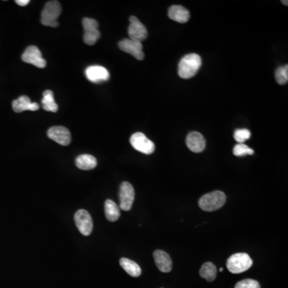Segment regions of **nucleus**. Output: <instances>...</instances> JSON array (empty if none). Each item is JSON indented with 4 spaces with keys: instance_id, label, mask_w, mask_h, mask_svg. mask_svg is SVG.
I'll use <instances>...</instances> for the list:
<instances>
[{
    "instance_id": "f257e3e1",
    "label": "nucleus",
    "mask_w": 288,
    "mask_h": 288,
    "mask_svg": "<svg viewBox=\"0 0 288 288\" xmlns=\"http://www.w3.org/2000/svg\"><path fill=\"white\" fill-rule=\"evenodd\" d=\"M202 66V59L197 54L191 53L185 55L178 63V74L184 79L194 77Z\"/></svg>"
},
{
    "instance_id": "f03ea898",
    "label": "nucleus",
    "mask_w": 288,
    "mask_h": 288,
    "mask_svg": "<svg viewBox=\"0 0 288 288\" xmlns=\"http://www.w3.org/2000/svg\"><path fill=\"white\" fill-rule=\"evenodd\" d=\"M226 195L220 190L204 195L199 201V205L205 212H214L224 206L226 203Z\"/></svg>"
},
{
    "instance_id": "7ed1b4c3",
    "label": "nucleus",
    "mask_w": 288,
    "mask_h": 288,
    "mask_svg": "<svg viewBox=\"0 0 288 288\" xmlns=\"http://www.w3.org/2000/svg\"><path fill=\"white\" fill-rule=\"evenodd\" d=\"M62 12V7L58 1H49L45 4L41 14V23L43 25L57 28L59 26L58 18Z\"/></svg>"
},
{
    "instance_id": "20e7f679",
    "label": "nucleus",
    "mask_w": 288,
    "mask_h": 288,
    "mask_svg": "<svg viewBox=\"0 0 288 288\" xmlns=\"http://www.w3.org/2000/svg\"><path fill=\"white\" fill-rule=\"evenodd\" d=\"M253 261L246 253H236L231 255L227 262L230 272L239 274L248 270L252 266Z\"/></svg>"
},
{
    "instance_id": "39448f33",
    "label": "nucleus",
    "mask_w": 288,
    "mask_h": 288,
    "mask_svg": "<svg viewBox=\"0 0 288 288\" xmlns=\"http://www.w3.org/2000/svg\"><path fill=\"white\" fill-rule=\"evenodd\" d=\"M130 143L136 151L141 153L151 155L155 151V146L153 142L147 139V136L141 132L133 134L130 139Z\"/></svg>"
},
{
    "instance_id": "423d86ee",
    "label": "nucleus",
    "mask_w": 288,
    "mask_h": 288,
    "mask_svg": "<svg viewBox=\"0 0 288 288\" xmlns=\"http://www.w3.org/2000/svg\"><path fill=\"white\" fill-rule=\"evenodd\" d=\"M82 26L84 29L83 41L87 45H94L100 38L98 22L94 19L84 18L82 20Z\"/></svg>"
},
{
    "instance_id": "0eeeda50",
    "label": "nucleus",
    "mask_w": 288,
    "mask_h": 288,
    "mask_svg": "<svg viewBox=\"0 0 288 288\" xmlns=\"http://www.w3.org/2000/svg\"><path fill=\"white\" fill-rule=\"evenodd\" d=\"M74 219L76 227L82 235L88 236L91 234L93 230L92 218L87 211L83 209L77 211Z\"/></svg>"
},
{
    "instance_id": "6e6552de",
    "label": "nucleus",
    "mask_w": 288,
    "mask_h": 288,
    "mask_svg": "<svg viewBox=\"0 0 288 288\" xmlns=\"http://www.w3.org/2000/svg\"><path fill=\"white\" fill-rule=\"evenodd\" d=\"M120 208L122 210H131L135 200V190L130 182H124L120 188Z\"/></svg>"
},
{
    "instance_id": "1a4fd4ad",
    "label": "nucleus",
    "mask_w": 288,
    "mask_h": 288,
    "mask_svg": "<svg viewBox=\"0 0 288 288\" xmlns=\"http://www.w3.org/2000/svg\"><path fill=\"white\" fill-rule=\"evenodd\" d=\"M22 59L24 63L34 65L39 68H44L47 62L42 56L41 51L36 46H30L22 55Z\"/></svg>"
},
{
    "instance_id": "9d476101",
    "label": "nucleus",
    "mask_w": 288,
    "mask_h": 288,
    "mask_svg": "<svg viewBox=\"0 0 288 288\" xmlns=\"http://www.w3.org/2000/svg\"><path fill=\"white\" fill-rule=\"evenodd\" d=\"M129 20L128 36H129L130 39L140 42V43L145 40L147 37V31L145 26L143 25L135 16H131Z\"/></svg>"
},
{
    "instance_id": "9b49d317",
    "label": "nucleus",
    "mask_w": 288,
    "mask_h": 288,
    "mask_svg": "<svg viewBox=\"0 0 288 288\" xmlns=\"http://www.w3.org/2000/svg\"><path fill=\"white\" fill-rule=\"evenodd\" d=\"M119 47L121 51L132 55L138 60H143L144 59L143 44L140 42L130 39H123L119 43Z\"/></svg>"
},
{
    "instance_id": "f8f14e48",
    "label": "nucleus",
    "mask_w": 288,
    "mask_h": 288,
    "mask_svg": "<svg viewBox=\"0 0 288 288\" xmlns=\"http://www.w3.org/2000/svg\"><path fill=\"white\" fill-rule=\"evenodd\" d=\"M47 136L62 146H68L71 141V135L69 130L62 126L52 127L47 131Z\"/></svg>"
},
{
    "instance_id": "ddd939ff",
    "label": "nucleus",
    "mask_w": 288,
    "mask_h": 288,
    "mask_svg": "<svg viewBox=\"0 0 288 288\" xmlns=\"http://www.w3.org/2000/svg\"><path fill=\"white\" fill-rule=\"evenodd\" d=\"M85 75L87 79L92 82H105L110 78V73L108 69L101 66L87 67L85 71Z\"/></svg>"
},
{
    "instance_id": "4468645a",
    "label": "nucleus",
    "mask_w": 288,
    "mask_h": 288,
    "mask_svg": "<svg viewBox=\"0 0 288 288\" xmlns=\"http://www.w3.org/2000/svg\"><path fill=\"white\" fill-rule=\"evenodd\" d=\"M186 143L189 149L195 153L202 152L206 147V140L200 132H192L189 133L186 136Z\"/></svg>"
},
{
    "instance_id": "2eb2a0df",
    "label": "nucleus",
    "mask_w": 288,
    "mask_h": 288,
    "mask_svg": "<svg viewBox=\"0 0 288 288\" xmlns=\"http://www.w3.org/2000/svg\"><path fill=\"white\" fill-rule=\"evenodd\" d=\"M153 255L155 264L160 271L163 273L171 271L172 269V261L170 255L166 251L156 250L154 252Z\"/></svg>"
},
{
    "instance_id": "dca6fc26",
    "label": "nucleus",
    "mask_w": 288,
    "mask_h": 288,
    "mask_svg": "<svg viewBox=\"0 0 288 288\" xmlns=\"http://www.w3.org/2000/svg\"><path fill=\"white\" fill-rule=\"evenodd\" d=\"M12 108L16 113H20L24 111L35 112L39 110V105L37 103H32L28 96L22 95L20 98L13 101Z\"/></svg>"
},
{
    "instance_id": "f3484780",
    "label": "nucleus",
    "mask_w": 288,
    "mask_h": 288,
    "mask_svg": "<svg viewBox=\"0 0 288 288\" xmlns=\"http://www.w3.org/2000/svg\"><path fill=\"white\" fill-rule=\"evenodd\" d=\"M168 17L179 24H185L190 20V12L183 7L174 5L169 8Z\"/></svg>"
},
{
    "instance_id": "a211bd4d",
    "label": "nucleus",
    "mask_w": 288,
    "mask_h": 288,
    "mask_svg": "<svg viewBox=\"0 0 288 288\" xmlns=\"http://www.w3.org/2000/svg\"><path fill=\"white\" fill-rule=\"evenodd\" d=\"M75 164L78 168L83 171H88L92 170L97 166V160L92 155H81L75 159Z\"/></svg>"
},
{
    "instance_id": "6ab92c4d",
    "label": "nucleus",
    "mask_w": 288,
    "mask_h": 288,
    "mask_svg": "<svg viewBox=\"0 0 288 288\" xmlns=\"http://www.w3.org/2000/svg\"><path fill=\"white\" fill-rule=\"evenodd\" d=\"M104 210L108 221L116 222L119 220L120 216V209L114 201L107 200L104 205Z\"/></svg>"
},
{
    "instance_id": "aec40b11",
    "label": "nucleus",
    "mask_w": 288,
    "mask_h": 288,
    "mask_svg": "<svg viewBox=\"0 0 288 288\" xmlns=\"http://www.w3.org/2000/svg\"><path fill=\"white\" fill-rule=\"evenodd\" d=\"M120 263L122 268L124 269L126 272L128 273L131 276H140L142 273L141 268L134 261L127 259V258H122L120 259Z\"/></svg>"
},
{
    "instance_id": "412c9836",
    "label": "nucleus",
    "mask_w": 288,
    "mask_h": 288,
    "mask_svg": "<svg viewBox=\"0 0 288 288\" xmlns=\"http://www.w3.org/2000/svg\"><path fill=\"white\" fill-rule=\"evenodd\" d=\"M42 105L43 108L47 112H56L58 111V105L54 99V94L51 90H47L43 92Z\"/></svg>"
},
{
    "instance_id": "4be33fe9",
    "label": "nucleus",
    "mask_w": 288,
    "mask_h": 288,
    "mask_svg": "<svg viewBox=\"0 0 288 288\" xmlns=\"http://www.w3.org/2000/svg\"><path fill=\"white\" fill-rule=\"evenodd\" d=\"M200 276L205 278L208 282H212L216 279L217 269L215 264L211 262H207L200 268Z\"/></svg>"
},
{
    "instance_id": "5701e85b",
    "label": "nucleus",
    "mask_w": 288,
    "mask_h": 288,
    "mask_svg": "<svg viewBox=\"0 0 288 288\" xmlns=\"http://www.w3.org/2000/svg\"><path fill=\"white\" fill-rule=\"evenodd\" d=\"M275 79L278 84L284 85L288 82V65L286 64L277 68L275 71Z\"/></svg>"
},
{
    "instance_id": "b1692460",
    "label": "nucleus",
    "mask_w": 288,
    "mask_h": 288,
    "mask_svg": "<svg viewBox=\"0 0 288 288\" xmlns=\"http://www.w3.org/2000/svg\"><path fill=\"white\" fill-rule=\"evenodd\" d=\"M255 153L254 150L250 148L248 146L246 145L244 143H238L234 147L233 154L234 155L237 157H243L245 155H251Z\"/></svg>"
},
{
    "instance_id": "393cba45",
    "label": "nucleus",
    "mask_w": 288,
    "mask_h": 288,
    "mask_svg": "<svg viewBox=\"0 0 288 288\" xmlns=\"http://www.w3.org/2000/svg\"><path fill=\"white\" fill-rule=\"evenodd\" d=\"M234 138L238 143H243L251 138V132L247 129L235 130Z\"/></svg>"
},
{
    "instance_id": "a878e982",
    "label": "nucleus",
    "mask_w": 288,
    "mask_h": 288,
    "mask_svg": "<svg viewBox=\"0 0 288 288\" xmlns=\"http://www.w3.org/2000/svg\"><path fill=\"white\" fill-rule=\"evenodd\" d=\"M235 288H260V285L256 280L247 278L237 282Z\"/></svg>"
},
{
    "instance_id": "bb28decb",
    "label": "nucleus",
    "mask_w": 288,
    "mask_h": 288,
    "mask_svg": "<svg viewBox=\"0 0 288 288\" xmlns=\"http://www.w3.org/2000/svg\"><path fill=\"white\" fill-rule=\"evenodd\" d=\"M16 3L20 6L25 7L29 4L30 1L29 0H16Z\"/></svg>"
},
{
    "instance_id": "cd10ccee",
    "label": "nucleus",
    "mask_w": 288,
    "mask_h": 288,
    "mask_svg": "<svg viewBox=\"0 0 288 288\" xmlns=\"http://www.w3.org/2000/svg\"><path fill=\"white\" fill-rule=\"evenodd\" d=\"M282 3L284 4V5H286V6H287V1H282Z\"/></svg>"
},
{
    "instance_id": "c85d7f7f",
    "label": "nucleus",
    "mask_w": 288,
    "mask_h": 288,
    "mask_svg": "<svg viewBox=\"0 0 288 288\" xmlns=\"http://www.w3.org/2000/svg\"><path fill=\"white\" fill-rule=\"evenodd\" d=\"M223 270H224V268H220V271H223Z\"/></svg>"
}]
</instances>
